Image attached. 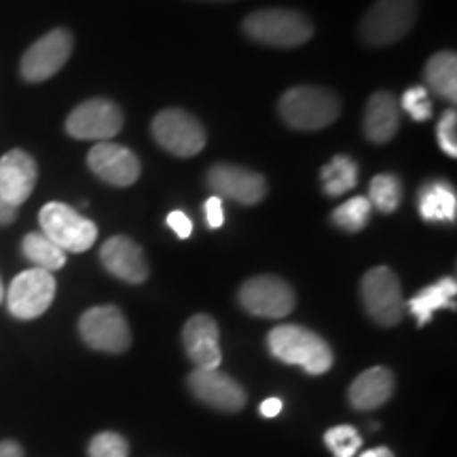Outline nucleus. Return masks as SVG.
Here are the masks:
<instances>
[{
	"label": "nucleus",
	"instance_id": "nucleus-29",
	"mask_svg": "<svg viewBox=\"0 0 457 457\" xmlns=\"http://www.w3.org/2000/svg\"><path fill=\"white\" fill-rule=\"evenodd\" d=\"M89 457H129V445L121 434L100 432L91 438Z\"/></svg>",
	"mask_w": 457,
	"mask_h": 457
},
{
	"label": "nucleus",
	"instance_id": "nucleus-15",
	"mask_svg": "<svg viewBox=\"0 0 457 457\" xmlns=\"http://www.w3.org/2000/svg\"><path fill=\"white\" fill-rule=\"evenodd\" d=\"M89 170L114 187H129L140 179V159L128 146L98 142L87 155Z\"/></svg>",
	"mask_w": 457,
	"mask_h": 457
},
{
	"label": "nucleus",
	"instance_id": "nucleus-7",
	"mask_svg": "<svg viewBox=\"0 0 457 457\" xmlns=\"http://www.w3.org/2000/svg\"><path fill=\"white\" fill-rule=\"evenodd\" d=\"M157 145L176 157H195L205 146V129L193 114L180 108H168L153 119Z\"/></svg>",
	"mask_w": 457,
	"mask_h": 457
},
{
	"label": "nucleus",
	"instance_id": "nucleus-21",
	"mask_svg": "<svg viewBox=\"0 0 457 457\" xmlns=\"http://www.w3.org/2000/svg\"><path fill=\"white\" fill-rule=\"evenodd\" d=\"M457 282L455 278H443L438 282L426 286L413 299L407 303L409 312L417 318L420 327H426L438 310H455Z\"/></svg>",
	"mask_w": 457,
	"mask_h": 457
},
{
	"label": "nucleus",
	"instance_id": "nucleus-16",
	"mask_svg": "<svg viewBox=\"0 0 457 457\" xmlns=\"http://www.w3.org/2000/svg\"><path fill=\"white\" fill-rule=\"evenodd\" d=\"M38 180L37 162L30 153L13 148L7 155L0 157V197L11 208H20L32 195Z\"/></svg>",
	"mask_w": 457,
	"mask_h": 457
},
{
	"label": "nucleus",
	"instance_id": "nucleus-2",
	"mask_svg": "<svg viewBox=\"0 0 457 457\" xmlns=\"http://www.w3.org/2000/svg\"><path fill=\"white\" fill-rule=\"evenodd\" d=\"M279 114L295 129H324L330 123H335L341 114V100L330 89L301 85V87L288 89L282 96Z\"/></svg>",
	"mask_w": 457,
	"mask_h": 457
},
{
	"label": "nucleus",
	"instance_id": "nucleus-10",
	"mask_svg": "<svg viewBox=\"0 0 457 457\" xmlns=\"http://www.w3.org/2000/svg\"><path fill=\"white\" fill-rule=\"evenodd\" d=\"M74 38L66 28H55L30 45L21 57L20 72L28 83H43L54 77L66 66L68 57L72 54Z\"/></svg>",
	"mask_w": 457,
	"mask_h": 457
},
{
	"label": "nucleus",
	"instance_id": "nucleus-19",
	"mask_svg": "<svg viewBox=\"0 0 457 457\" xmlns=\"http://www.w3.org/2000/svg\"><path fill=\"white\" fill-rule=\"evenodd\" d=\"M364 134L370 142L384 145L390 142L400 128V108L398 100L390 91H377L370 96L364 108Z\"/></svg>",
	"mask_w": 457,
	"mask_h": 457
},
{
	"label": "nucleus",
	"instance_id": "nucleus-9",
	"mask_svg": "<svg viewBox=\"0 0 457 457\" xmlns=\"http://www.w3.org/2000/svg\"><path fill=\"white\" fill-rule=\"evenodd\" d=\"M79 333L91 350L121 353L131 345V333L123 312L114 305L91 307L79 320Z\"/></svg>",
	"mask_w": 457,
	"mask_h": 457
},
{
	"label": "nucleus",
	"instance_id": "nucleus-14",
	"mask_svg": "<svg viewBox=\"0 0 457 457\" xmlns=\"http://www.w3.org/2000/svg\"><path fill=\"white\" fill-rule=\"evenodd\" d=\"M188 387L193 396L208 407L227 411V413L242 411L245 404L244 387L219 369H195L188 375Z\"/></svg>",
	"mask_w": 457,
	"mask_h": 457
},
{
	"label": "nucleus",
	"instance_id": "nucleus-20",
	"mask_svg": "<svg viewBox=\"0 0 457 457\" xmlns=\"http://www.w3.org/2000/svg\"><path fill=\"white\" fill-rule=\"evenodd\" d=\"M394 394V375L386 367H373L353 379L350 403L358 411H373L386 404Z\"/></svg>",
	"mask_w": 457,
	"mask_h": 457
},
{
	"label": "nucleus",
	"instance_id": "nucleus-5",
	"mask_svg": "<svg viewBox=\"0 0 457 457\" xmlns=\"http://www.w3.org/2000/svg\"><path fill=\"white\" fill-rule=\"evenodd\" d=\"M43 236H47L64 253H85L98 239V227L71 205L49 202L38 214Z\"/></svg>",
	"mask_w": 457,
	"mask_h": 457
},
{
	"label": "nucleus",
	"instance_id": "nucleus-8",
	"mask_svg": "<svg viewBox=\"0 0 457 457\" xmlns=\"http://www.w3.org/2000/svg\"><path fill=\"white\" fill-rule=\"evenodd\" d=\"M239 303L256 318L279 320L295 310V290L286 279L276 276H256L239 288Z\"/></svg>",
	"mask_w": 457,
	"mask_h": 457
},
{
	"label": "nucleus",
	"instance_id": "nucleus-28",
	"mask_svg": "<svg viewBox=\"0 0 457 457\" xmlns=\"http://www.w3.org/2000/svg\"><path fill=\"white\" fill-rule=\"evenodd\" d=\"M324 443L335 457H352L362 447V436L353 426H335L324 434Z\"/></svg>",
	"mask_w": 457,
	"mask_h": 457
},
{
	"label": "nucleus",
	"instance_id": "nucleus-24",
	"mask_svg": "<svg viewBox=\"0 0 457 457\" xmlns=\"http://www.w3.org/2000/svg\"><path fill=\"white\" fill-rule=\"evenodd\" d=\"M358 163L345 155H337L322 168V188L328 197L345 195L350 188L358 185Z\"/></svg>",
	"mask_w": 457,
	"mask_h": 457
},
{
	"label": "nucleus",
	"instance_id": "nucleus-30",
	"mask_svg": "<svg viewBox=\"0 0 457 457\" xmlns=\"http://www.w3.org/2000/svg\"><path fill=\"white\" fill-rule=\"evenodd\" d=\"M400 104H403L404 112H409L411 117L415 119V121H428V119H432V100H430V94H428L426 87H420V85H415V87L407 89L403 94V100H400Z\"/></svg>",
	"mask_w": 457,
	"mask_h": 457
},
{
	"label": "nucleus",
	"instance_id": "nucleus-33",
	"mask_svg": "<svg viewBox=\"0 0 457 457\" xmlns=\"http://www.w3.org/2000/svg\"><path fill=\"white\" fill-rule=\"evenodd\" d=\"M205 222L210 228H219L225 222V210H222V199L212 195L205 202Z\"/></svg>",
	"mask_w": 457,
	"mask_h": 457
},
{
	"label": "nucleus",
	"instance_id": "nucleus-34",
	"mask_svg": "<svg viewBox=\"0 0 457 457\" xmlns=\"http://www.w3.org/2000/svg\"><path fill=\"white\" fill-rule=\"evenodd\" d=\"M282 413V400L279 398H267L261 403V415L262 417H278Z\"/></svg>",
	"mask_w": 457,
	"mask_h": 457
},
{
	"label": "nucleus",
	"instance_id": "nucleus-35",
	"mask_svg": "<svg viewBox=\"0 0 457 457\" xmlns=\"http://www.w3.org/2000/svg\"><path fill=\"white\" fill-rule=\"evenodd\" d=\"M0 457H24V449L15 441H0Z\"/></svg>",
	"mask_w": 457,
	"mask_h": 457
},
{
	"label": "nucleus",
	"instance_id": "nucleus-3",
	"mask_svg": "<svg viewBox=\"0 0 457 457\" xmlns=\"http://www.w3.org/2000/svg\"><path fill=\"white\" fill-rule=\"evenodd\" d=\"M244 32L256 43L293 49L313 37L310 17L290 9H261L244 20Z\"/></svg>",
	"mask_w": 457,
	"mask_h": 457
},
{
	"label": "nucleus",
	"instance_id": "nucleus-11",
	"mask_svg": "<svg viewBox=\"0 0 457 457\" xmlns=\"http://www.w3.org/2000/svg\"><path fill=\"white\" fill-rule=\"evenodd\" d=\"M55 278L45 270L21 271L9 286L7 307L17 320H34L43 316L55 299Z\"/></svg>",
	"mask_w": 457,
	"mask_h": 457
},
{
	"label": "nucleus",
	"instance_id": "nucleus-13",
	"mask_svg": "<svg viewBox=\"0 0 457 457\" xmlns=\"http://www.w3.org/2000/svg\"><path fill=\"white\" fill-rule=\"evenodd\" d=\"M208 185L214 195L228 197L244 205L261 204L267 195V180L253 170L231 163H216L208 170Z\"/></svg>",
	"mask_w": 457,
	"mask_h": 457
},
{
	"label": "nucleus",
	"instance_id": "nucleus-36",
	"mask_svg": "<svg viewBox=\"0 0 457 457\" xmlns=\"http://www.w3.org/2000/svg\"><path fill=\"white\" fill-rule=\"evenodd\" d=\"M15 216H17V210L15 208H11V205L4 202L3 197H0V225H11V222L15 220Z\"/></svg>",
	"mask_w": 457,
	"mask_h": 457
},
{
	"label": "nucleus",
	"instance_id": "nucleus-22",
	"mask_svg": "<svg viewBox=\"0 0 457 457\" xmlns=\"http://www.w3.org/2000/svg\"><path fill=\"white\" fill-rule=\"evenodd\" d=\"M417 208L428 222H453L457 214L455 188L445 180L426 182L417 195Z\"/></svg>",
	"mask_w": 457,
	"mask_h": 457
},
{
	"label": "nucleus",
	"instance_id": "nucleus-18",
	"mask_svg": "<svg viewBox=\"0 0 457 457\" xmlns=\"http://www.w3.org/2000/svg\"><path fill=\"white\" fill-rule=\"evenodd\" d=\"M219 324L208 313H197L185 324L182 341L188 358L197 369H219L222 353L219 345Z\"/></svg>",
	"mask_w": 457,
	"mask_h": 457
},
{
	"label": "nucleus",
	"instance_id": "nucleus-26",
	"mask_svg": "<svg viewBox=\"0 0 457 457\" xmlns=\"http://www.w3.org/2000/svg\"><path fill=\"white\" fill-rule=\"evenodd\" d=\"M369 202L379 212L392 214L403 202V182L394 174H379L370 180Z\"/></svg>",
	"mask_w": 457,
	"mask_h": 457
},
{
	"label": "nucleus",
	"instance_id": "nucleus-1",
	"mask_svg": "<svg viewBox=\"0 0 457 457\" xmlns=\"http://www.w3.org/2000/svg\"><path fill=\"white\" fill-rule=\"evenodd\" d=\"M270 352L286 364L301 367L310 375H324L333 367V350L327 341L310 328L296 324H279L267 337Z\"/></svg>",
	"mask_w": 457,
	"mask_h": 457
},
{
	"label": "nucleus",
	"instance_id": "nucleus-38",
	"mask_svg": "<svg viewBox=\"0 0 457 457\" xmlns=\"http://www.w3.org/2000/svg\"><path fill=\"white\" fill-rule=\"evenodd\" d=\"M4 301V286H3V279H0V303Z\"/></svg>",
	"mask_w": 457,
	"mask_h": 457
},
{
	"label": "nucleus",
	"instance_id": "nucleus-17",
	"mask_svg": "<svg viewBox=\"0 0 457 457\" xmlns=\"http://www.w3.org/2000/svg\"><path fill=\"white\" fill-rule=\"evenodd\" d=\"M100 261L108 273L128 284H142L148 278L145 253L134 239L114 236L106 239L100 250Z\"/></svg>",
	"mask_w": 457,
	"mask_h": 457
},
{
	"label": "nucleus",
	"instance_id": "nucleus-31",
	"mask_svg": "<svg viewBox=\"0 0 457 457\" xmlns=\"http://www.w3.org/2000/svg\"><path fill=\"white\" fill-rule=\"evenodd\" d=\"M438 145L449 157H457V114L455 111H447L436 128Z\"/></svg>",
	"mask_w": 457,
	"mask_h": 457
},
{
	"label": "nucleus",
	"instance_id": "nucleus-12",
	"mask_svg": "<svg viewBox=\"0 0 457 457\" xmlns=\"http://www.w3.org/2000/svg\"><path fill=\"white\" fill-rule=\"evenodd\" d=\"M123 112L114 102L94 98L79 104L66 119V131L77 140L108 142L123 129Z\"/></svg>",
	"mask_w": 457,
	"mask_h": 457
},
{
	"label": "nucleus",
	"instance_id": "nucleus-25",
	"mask_svg": "<svg viewBox=\"0 0 457 457\" xmlns=\"http://www.w3.org/2000/svg\"><path fill=\"white\" fill-rule=\"evenodd\" d=\"M21 250L24 256L32 265H37V270H45L54 273L66 265V253L62 248L51 242L43 233H28L21 242Z\"/></svg>",
	"mask_w": 457,
	"mask_h": 457
},
{
	"label": "nucleus",
	"instance_id": "nucleus-37",
	"mask_svg": "<svg viewBox=\"0 0 457 457\" xmlns=\"http://www.w3.org/2000/svg\"><path fill=\"white\" fill-rule=\"evenodd\" d=\"M358 457H394V453L387 447H375V449L364 451V453Z\"/></svg>",
	"mask_w": 457,
	"mask_h": 457
},
{
	"label": "nucleus",
	"instance_id": "nucleus-4",
	"mask_svg": "<svg viewBox=\"0 0 457 457\" xmlns=\"http://www.w3.org/2000/svg\"><path fill=\"white\" fill-rule=\"evenodd\" d=\"M420 0H377L360 24V37L373 47L398 43L413 28Z\"/></svg>",
	"mask_w": 457,
	"mask_h": 457
},
{
	"label": "nucleus",
	"instance_id": "nucleus-27",
	"mask_svg": "<svg viewBox=\"0 0 457 457\" xmlns=\"http://www.w3.org/2000/svg\"><path fill=\"white\" fill-rule=\"evenodd\" d=\"M370 210H373V205H370L369 197H364V195L352 197L335 210L333 222L339 228H343V231L358 233L369 225Z\"/></svg>",
	"mask_w": 457,
	"mask_h": 457
},
{
	"label": "nucleus",
	"instance_id": "nucleus-32",
	"mask_svg": "<svg viewBox=\"0 0 457 457\" xmlns=\"http://www.w3.org/2000/svg\"><path fill=\"white\" fill-rule=\"evenodd\" d=\"M168 227L171 228V231L176 233L180 239H187L191 237L193 233V222L191 219L185 212H180V210H174V212L168 214Z\"/></svg>",
	"mask_w": 457,
	"mask_h": 457
},
{
	"label": "nucleus",
	"instance_id": "nucleus-23",
	"mask_svg": "<svg viewBox=\"0 0 457 457\" xmlns=\"http://www.w3.org/2000/svg\"><path fill=\"white\" fill-rule=\"evenodd\" d=\"M426 81L441 98L457 100V55L453 51H441L428 60Z\"/></svg>",
	"mask_w": 457,
	"mask_h": 457
},
{
	"label": "nucleus",
	"instance_id": "nucleus-6",
	"mask_svg": "<svg viewBox=\"0 0 457 457\" xmlns=\"http://www.w3.org/2000/svg\"><path fill=\"white\" fill-rule=\"evenodd\" d=\"M360 295H362L364 310L381 327L398 324L407 310L403 288L390 267H373L364 273L362 282H360Z\"/></svg>",
	"mask_w": 457,
	"mask_h": 457
}]
</instances>
